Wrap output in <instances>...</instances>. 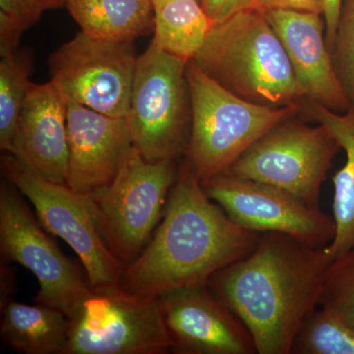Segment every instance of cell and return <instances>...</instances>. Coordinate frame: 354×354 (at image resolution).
I'll use <instances>...</instances> for the list:
<instances>
[{
    "label": "cell",
    "mask_w": 354,
    "mask_h": 354,
    "mask_svg": "<svg viewBox=\"0 0 354 354\" xmlns=\"http://www.w3.org/2000/svg\"><path fill=\"white\" fill-rule=\"evenodd\" d=\"M332 257L279 232L262 234L242 259L208 286L243 321L258 354H291L298 333L318 306Z\"/></svg>",
    "instance_id": "obj_1"
},
{
    "label": "cell",
    "mask_w": 354,
    "mask_h": 354,
    "mask_svg": "<svg viewBox=\"0 0 354 354\" xmlns=\"http://www.w3.org/2000/svg\"><path fill=\"white\" fill-rule=\"evenodd\" d=\"M262 234L234 223L205 192L189 162L180 167L152 239L125 266L121 285L142 297L208 285L255 248Z\"/></svg>",
    "instance_id": "obj_2"
},
{
    "label": "cell",
    "mask_w": 354,
    "mask_h": 354,
    "mask_svg": "<svg viewBox=\"0 0 354 354\" xmlns=\"http://www.w3.org/2000/svg\"><path fill=\"white\" fill-rule=\"evenodd\" d=\"M193 60L247 102L278 109L301 106L306 100L283 44L261 9L214 24Z\"/></svg>",
    "instance_id": "obj_3"
},
{
    "label": "cell",
    "mask_w": 354,
    "mask_h": 354,
    "mask_svg": "<svg viewBox=\"0 0 354 354\" xmlns=\"http://www.w3.org/2000/svg\"><path fill=\"white\" fill-rule=\"evenodd\" d=\"M191 125L187 160L200 180L228 171L254 142L300 106L270 108L247 102L207 75L194 60L186 66Z\"/></svg>",
    "instance_id": "obj_4"
},
{
    "label": "cell",
    "mask_w": 354,
    "mask_h": 354,
    "mask_svg": "<svg viewBox=\"0 0 354 354\" xmlns=\"http://www.w3.org/2000/svg\"><path fill=\"white\" fill-rule=\"evenodd\" d=\"M177 172L176 160L149 162L132 145L108 189L87 200L102 239L123 265L136 259L152 239Z\"/></svg>",
    "instance_id": "obj_5"
},
{
    "label": "cell",
    "mask_w": 354,
    "mask_h": 354,
    "mask_svg": "<svg viewBox=\"0 0 354 354\" xmlns=\"http://www.w3.org/2000/svg\"><path fill=\"white\" fill-rule=\"evenodd\" d=\"M183 62L151 43L137 58L127 115L132 144L149 162L176 160L189 146V88Z\"/></svg>",
    "instance_id": "obj_6"
},
{
    "label": "cell",
    "mask_w": 354,
    "mask_h": 354,
    "mask_svg": "<svg viewBox=\"0 0 354 354\" xmlns=\"http://www.w3.org/2000/svg\"><path fill=\"white\" fill-rule=\"evenodd\" d=\"M66 354H165L171 351L158 298L120 283L91 286L68 315Z\"/></svg>",
    "instance_id": "obj_7"
},
{
    "label": "cell",
    "mask_w": 354,
    "mask_h": 354,
    "mask_svg": "<svg viewBox=\"0 0 354 354\" xmlns=\"http://www.w3.org/2000/svg\"><path fill=\"white\" fill-rule=\"evenodd\" d=\"M341 149L325 125L292 118L262 135L225 172L277 186L320 208L323 183Z\"/></svg>",
    "instance_id": "obj_8"
},
{
    "label": "cell",
    "mask_w": 354,
    "mask_h": 354,
    "mask_svg": "<svg viewBox=\"0 0 354 354\" xmlns=\"http://www.w3.org/2000/svg\"><path fill=\"white\" fill-rule=\"evenodd\" d=\"M1 174L30 202L43 227L75 251L91 286L121 283L125 266L104 243L85 198L66 183L44 178L10 153L1 156Z\"/></svg>",
    "instance_id": "obj_9"
},
{
    "label": "cell",
    "mask_w": 354,
    "mask_h": 354,
    "mask_svg": "<svg viewBox=\"0 0 354 354\" xmlns=\"http://www.w3.org/2000/svg\"><path fill=\"white\" fill-rule=\"evenodd\" d=\"M13 184H0L1 260L18 263L38 279L35 304L48 305L67 316L90 290L88 277L62 253Z\"/></svg>",
    "instance_id": "obj_10"
},
{
    "label": "cell",
    "mask_w": 354,
    "mask_h": 354,
    "mask_svg": "<svg viewBox=\"0 0 354 354\" xmlns=\"http://www.w3.org/2000/svg\"><path fill=\"white\" fill-rule=\"evenodd\" d=\"M133 41L81 31L50 55V81L67 101L125 118L138 58Z\"/></svg>",
    "instance_id": "obj_11"
},
{
    "label": "cell",
    "mask_w": 354,
    "mask_h": 354,
    "mask_svg": "<svg viewBox=\"0 0 354 354\" xmlns=\"http://www.w3.org/2000/svg\"><path fill=\"white\" fill-rule=\"evenodd\" d=\"M207 195L234 223L259 234L279 232L321 248L334 241V218L271 184L223 172L201 181Z\"/></svg>",
    "instance_id": "obj_12"
},
{
    "label": "cell",
    "mask_w": 354,
    "mask_h": 354,
    "mask_svg": "<svg viewBox=\"0 0 354 354\" xmlns=\"http://www.w3.org/2000/svg\"><path fill=\"white\" fill-rule=\"evenodd\" d=\"M158 298L174 353H257L245 324L208 285L178 288Z\"/></svg>",
    "instance_id": "obj_13"
},
{
    "label": "cell",
    "mask_w": 354,
    "mask_h": 354,
    "mask_svg": "<svg viewBox=\"0 0 354 354\" xmlns=\"http://www.w3.org/2000/svg\"><path fill=\"white\" fill-rule=\"evenodd\" d=\"M66 184L86 200L100 196L120 171L133 145L127 118H113L67 101Z\"/></svg>",
    "instance_id": "obj_14"
},
{
    "label": "cell",
    "mask_w": 354,
    "mask_h": 354,
    "mask_svg": "<svg viewBox=\"0 0 354 354\" xmlns=\"http://www.w3.org/2000/svg\"><path fill=\"white\" fill-rule=\"evenodd\" d=\"M263 12L283 44L306 99L335 113L348 111L351 104L335 74L324 15L283 9Z\"/></svg>",
    "instance_id": "obj_15"
},
{
    "label": "cell",
    "mask_w": 354,
    "mask_h": 354,
    "mask_svg": "<svg viewBox=\"0 0 354 354\" xmlns=\"http://www.w3.org/2000/svg\"><path fill=\"white\" fill-rule=\"evenodd\" d=\"M10 153L44 178L66 183V100L51 82L32 83L21 111Z\"/></svg>",
    "instance_id": "obj_16"
},
{
    "label": "cell",
    "mask_w": 354,
    "mask_h": 354,
    "mask_svg": "<svg viewBox=\"0 0 354 354\" xmlns=\"http://www.w3.org/2000/svg\"><path fill=\"white\" fill-rule=\"evenodd\" d=\"M300 113L329 128L346 152L344 167L332 178L335 235L325 249L334 259L335 256L354 248V104L344 113H335L306 99L300 106Z\"/></svg>",
    "instance_id": "obj_17"
},
{
    "label": "cell",
    "mask_w": 354,
    "mask_h": 354,
    "mask_svg": "<svg viewBox=\"0 0 354 354\" xmlns=\"http://www.w3.org/2000/svg\"><path fill=\"white\" fill-rule=\"evenodd\" d=\"M68 316L48 305L10 300L1 308L2 342L18 353L66 354Z\"/></svg>",
    "instance_id": "obj_18"
},
{
    "label": "cell",
    "mask_w": 354,
    "mask_h": 354,
    "mask_svg": "<svg viewBox=\"0 0 354 354\" xmlns=\"http://www.w3.org/2000/svg\"><path fill=\"white\" fill-rule=\"evenodd\" d=\"M65 7L95 38L134 41L153 32L152 0H65Z\"/></svg>",
    "instance_id": "obj_19"
},
{
    "label": "cell",
    "mask_w": 354,
    "mask_h": 354,
    "mask_svg": "<svg viewBox=\"0 0 354 354\" xmlns=\"http://www.w3.org/2000/svg\"><path fill=\"white\" fill-rule=\"evenodd\" d=\"M153 43L185 62L194 59L215 23L200 0H152Z\"/></svg>",
    "instance_id": "obj_20"
},
{
    "label": "cell",
    "mask_w": 354,
    "mask_h": 354,
    "mask_svg": "<svg viewBox=\"0 0 354 354\" xmlns=\"http://www.w3.org/2000/svg\"><path fill=\"white\" fill-rule=\"evenodd\" d=\"M31 55L18 50L0 62V149L12 151L14 136L23 104L32 82Z\"/></svg>",
    "instance_id": "obj_21"
},
{
    "label": "cell",
    "mask_w": 354,
    "mask_h": 354,
    "mask_svg": "<svg viewBox=\"0 0 354 354\" xmlns=\"http://www.w3.org/2000/svg\"><path fill=\"white\" fill-rule=\"evenodd\" d=\"M295 354H354V330L322 309H316L298 333Z\"/></svg>",
    "instance_id": "obj_22"
},
{
    "label": "cell",
    "mask_w": 354,
    "mask_h": 354,
    "mask_svg": "<svg viewBox=\"0 0 354 354\" xmlns=\"http://www.w3.org/2000/svg\"><path fill=\"white\" fill-rule=\"evenodd\" d=\"M318 305L354 330V248L330 262Z\"/></svg>",
    "instance_id": "obj_23"
},
{
    "label": "cell",
    "mask_w": 354,
    "mask_h": 354,
    "mask_svg": "<svg viewBox=\"0 0 354 354\" xmlns=\"http://www.w3.org/2000/svg\"><path fill=\"white\" fill-rule=\"evenodd\" d=\"M330 51L339 85L351 104H354V0L342 1Z\"/></svg>",
    "instance_id": "obj_24"
},
{
    "label": "cell",
    "mask_w": 354,
    "mask_h": 354,
    "mask_svg": "<svg viewBox=\"0 0 354 354\" xmlns=\"http://www.w3.org/2000/svg\"><path fill=\"white\" fill-rule=\"evenodd\" d=\"M48 9V0H0V21L25 32L36 24Z\"/></svg>",
    "instance_id": "obj_25"
},
{
    "label": "cell",
    "mask_w": 354,
    "mask_h": 354,
    "mask_svg": "<svg viewBox=\"0 0 354 354\" xmlns=\"http://www.w3.org/2000/svg\"><path fill=\"white\" fill-rule=\"evenodd\" d=\"M204 10L214 23H220L232 16L250 9H260L258 0H200Z\"/></svg>",
    "instance_id": "obj_26"
},
{
    "label": "cell",
    "mask_w": 354,
    "mask_h": 354,
    "mask_svg": "<svg viewBox=\"0 0 354 354\" xmlns=\"http://www.w3.org/2000/svg\"><path fill=\"white\" fill-rule=\"evenodd\" d=\"M261 10L283 9L322 14L325 10V0H258Z\"/></svg>",
    "instance_id": "obj_27"
},
{
    "label": "cell",
    "mask_w": 354,
    "mask_h": 354,
    "mask_svg": "<svg viewBox=\"0 0 354 354\" xmlns=\"http://www.w3.org/2000/svg\"><path fill=\"white\" fill-rule=\"evenodd\" d=\"M342 1L344 0H325L324 18H325L326 22V41H327L329 50L334 41L335 32H337Z\"/></svg>",
    "instance_id": "obj_28"
},
{
    "label": "cell",
    "mask_w": 354,
    "mask_h": 354,
    "mask_svg": "<svg viewBox=\"0 0 354 354\" xmlns=\"http://www.w3.org/2000/svg\"><path fill=\"white\" fill-rule=\"evenodd\" d=\"M15 271L10 263L1 260L0 265V306H4L7 302L12 300L15 291Z\"/></svg>",
    "instance_id": "obj_29"
},
{
    "label": "cell",
    "mask_w": 354,
    "mask_h": 354,
    "mask_svg": "<svg viewBox=\"0 0 354 354\" xmlns=\"http://www.w3.org/2000/svg\"><path fill=\"white\" fill-rule=\"evenodd\" d=\"M50 9L58 8V7L65 6V0H48Z\"/></svg>",
    "instance_id": "obj_30"
}]
</instances>
